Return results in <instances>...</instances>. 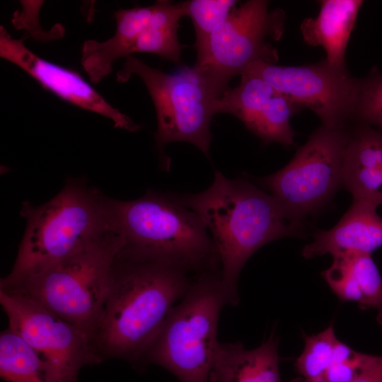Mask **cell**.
I'll list each match as a JSON object with an SVG mask.
<instances>
[{"instance_id": "cell-7", "label": "cell", "mask_w": 382, "mask_h": 382, "mask_svg": "<svg viewBox=\"0 0 382 382\" xmlns=\"http://www.w3.org/2000/svg\"><path fill=\"white\" fill-rule=\"evenodd\" d=\"M226 304L221 271L199 274L168 313L142 364L158 365L180 382H209L219 315Z\"/></svg>"}, {"instance_id": "cell-12", "label": "cell", "mask_w": 382, "mask_h": 382, "mask_svg": "<svg viewBox=\"0 0 382 382\" xmlns=\"http://www.w3.org/2000/svg\"><path fill=\"white\" fill-rule=\"evenodd\" d=\"M28 36L13 38L1 25V57L18 66L61 99L111 120L115 127L129 132L140 129L139 125L110 104L78 71L47 61L27 48L24 40Z\"/></svg>"}, {"instance_id": "cell-14", "label": "cell", "mask_w": 382, "mask_h": 382, "mask_svg": "<svg viewBox=\"0 0 382 382\" xmlns=\"http://www.w3.org/2000/svg\"><path fill=\"white\" fill-rule=\"evenodd\" d=\"M376 208L369 203L352 201L333 228L314 233L313 242L302 249L303 257L310 259L348 251L371 254L382 246V218Z\"/></svg>"}, {"instance_id": "cell-1", "label": "cell", "mask_w": 382, "mask_h": 382, "mask_svg": "<svg viewBox=\"0 0 382 382\" xmlns=\"http://www.w3.org/2000/svg\"><path fill=\"white\" fill-rule=\"evenodd\" d=\"M197 274L172 263L122 249L89 337L97 356L142 364L171 308Z\"/></svg>"}, {"instance_id": "cell-22", "label": "cell", "mask_w": 382, "mask_h": 382, "mask_svg": "<svg viewBox=\"0 0 382 382\" xmlns=\"http://www.w3.org/2000/svg\"><path fill=\"white\" fill-rule=\"evenodd\" d=\"M356 352L338 340L330 324L316 335L304 336V347L296 360L295 368L301 377L312 378L351 358Z\"/></svg>"}, {"instance_id": "cell-11", "label": "cell", "mask_w": 382, "mask_h": 382, "mask_svg": "<svg viewBox=\"0 0 382 382\" xmlns=\"http://www.w3.org/2000/svg\"><path fill=\"white\" fill-rule=\"evenodd\" d=\"M243 74L263 79L297 105L308 108L325 127L345 129V122L356 115L360 81L346 70L330 68L325 61L299 66L257 61Z\"/></svg>"}, {"instance_id": "cell-9", "label": "cell", "mask_w": 382, "mask_h": 382, "mask_svg": "<svg viewBox=\"0 0 382 382\" xmlns=\"http://www.w3.org/2000/svg\"><path fill=\"white\" fill-rule=\"evenodd\" d=\"M268 5L267 1L250 0L235 6L212 33L203 57L195 65L206 67L228 84L255 62L274 64L277 52L267 39L282 36L284 15L279 9L270 11Z\"/></svg>"}, {"instance_id": "cell-15", "label": "cell", "mask_w": 382, "mask_h": 382, "mask_svg": "<svg viewBox=\"0 0 382 382\" xmlns=\"http://www.w3.org/2000/svg\"><path fill=\"white\" fill-rule=\"evenodd\" d=\"M342 185L353 201L382 204V132L362 123L349 134Z\"/></svg>"}, {"instance_id": "cell-17", "label": "cell", "mask_w": 382, "mask_h": 382, "mask_svg": "<svg viewBox=\"0 0 382 382\" xmlns=\"http://www.w3.org/2000/svg\"><path fill=\"white\" fill-rule=\"evenodd\" d=\"M278 345L274 334L252 349L240 342H219L209 382H282Z\"/></svg>"}, {"instance_id": "cell-16", "label": "cell", "mask_w": 382, "mask_h": 382, "mask_svg": "<svg viewBox=\"0 0 382 382\" xmlns=\"http://www.w3.org/2000/svg\"><path fill=\"white\" fill-rule=\"evenodd\" d=\"M332 257L322 272L330 289L340 301L356 302L361 310L376 309L382 328V277L371 254L348 251Z\"/></svg>"}, {"instance_id": "cell-10", "label": "cell", "mask_w": 382, "mask_h": 382, "mask_svg": "<svg viewBox=\"0 0 382 382\" xmlns=\"http://www.w3.org/2000/svg\"><path fill=\"white\" fill-rule=\"evenodd\" d=\"M8 327L44 360L63 382H77L80 369L100 363L88 333L33 300L0 289Z\"/></svg>"}, {"instance_id": "cell-25", "label": "cell", "mask_w": 382, "mask_h": 382, "mask_svg": "<svg viewBox=\"0 0 382 382\" xmlns=\"http://www.w3.org/2000/svg\"><path fill=\"white\" fill-rule=\"evenodd\" d=\"M376 358L359 352L349 359L340 361L316 376L305 378L301 376L290 382H351Z\"/></svg>"}, {"instance_id": "cell-18", "label": "cell", "mask_w": 382, "mask_h": 382, "mask_svg": "<svg viewBox=\"0 0 382 382\" xmlns=\"http://www.w3.org/2000/svg\"><path fill=\"white\" fill-rule=\"evenodd\" d=\"M153 11V5L119 9L114 14L116 30L112 37L104 42L88 40L83 42L81 62L93 83L110 74L117 59L131 56V50L149 24Z\"/></svg>"}, {"instance_id": "cell-26", "label": "cell", "mask_w": 382, "mask_h": 382, "mask_svg": "<svg viewBox=\"0 0 382 382\" xmlns=\"http://www.w3.org/2000/svg\"><path fill=\"white\" fill-rule=\"evenodd\" d=\"M351 382H382V356H376L374 360Z\"/></svg>"}, {"instance_id": "cell-13", "label": "cell", "mask_w": 382, "mask_h": 382, "mask_svg": "<svg viewBox=\"0 0 382 382\" xmlns=\"http://www.w3.org/2000/svg\"><path fill=\"white\" fill-rule=\"evenodd\" d=\"M240 83L223 93L216 112L229 113L263 141L294 144V131L290 118L299 105L277 91L263 79L252 74L241 75Z\"/></svg>"}, {"instance_id": "cell-21", "label": "cell", "mask_w": 382, "mask_h": 382, "mask_svg": "<svg viewBox=\"0 0 382 382\" xmlns=\"http://www.w3.org/2000/svg\"><path fill=\"white\" fill-rule=\"evenodd\" d=\"M0 375L6 382H63L52 366L9 327L0 335Z\"/></svg>"}, {"instance_id": "cell-24", "label": "cell", "mask_w": 382, "mask_h": 382, "mask_svg": "<svg viewBox=\"0 0 382 382\" xmlns=\"http://www.w3.org/2000/svg\"><path fill=\"white\" fill-rule=\"evenodd\" d=\"M356 117L382 132V74L373 71L360 81Z\"/></svg>"}, {"instance_id": "cell-23", "label": "cell", "mask_w": 382, "mask_h": 382, "mask_svg": "<svg viewBox=\"0 0 382 382\" xmlns=\"http://www.w3.org/2000/svg\"><path fill=\"white\" fill-rule=\"evenodd\" d=\"M236 4L235 0L185 1L186 16L191 18L195 32L196 61L203 57L212 33L228 18Z\"/></svg>"}, {"instance_id": "cell-6", "label": "cell", "mask_w": 382, "mask_h": 382, "mask_svg": "<svg viewBox=\"0 0 382 382\" xmlns=\"http://www.w3.org/2000/svg\"><path fill=\"white\" fill-rule=\"evenodd\" d=\"M124 245L112 231L68 257L0 285V289L33 300L89 335Z\"/></svg>"}, {"instance_id": "cell-19", "label": "cell", "mask_w": 382, "mask_h": 382, "mask_svg": "<svg viewBox=\"0 0 382 382\" xmlns=\"http://www.w3.org/2000/svg\"><path fill=\"white\" fill-rule=\"evenodd\" d=\"M361 0H324L316 18L303 20L300 29L303 40L313 46H322L325 63L337 70L345 69V52Z\"/></svg>"}, {"instance_id": "cell-20", "label": "cell", "mask_w": 382, "mask_h": 382, "mask_svg": "<svg viewBox=\"0 0 382 382\" xmlns=\"http://www.w3.org/2000/svg\"><path fill=\"white\" fill-rule=\"evenodd\" d=\"M153 6L150 23L138 37L130 55L136 52L151 53L179 63L181 50L185 46L179 42L177 30L179 20L186 16L185 1L173 4L159 0Z\"/></svg>"}, {"instance_id": "cell-3", "label": "cell", "mask_w": 382, "mask_h": 382, "mask_svg": "<svg viewBox=\"0 0 382 382\" xmlns=\"http://www.w3.org/2000/svg\"><path fill=\"white\" fill-rule=\"evenodd\" d=\"M20 214L25 220V232L13 268L0 284L68 257L115 231L109 197L83 179H68L42 204L23 202Z\"/></svg>"}, {"instance_id": "cell-4", "label": "cell", "mask_w": 382, "mask_h": 382, "mask_svg": "<svg viewBox=\"0 0 382 382\" xmlns=\"http://www.w3.org/2000/svg\"><path fill=\"white\" fill-rule=\"evenodd\" d=\"M109 209L112 229L123 238L124 250L195 274L221 270L204 223L174 194L148 190L134 200L109 197Z\"/></svg>"}, {"instance_id": "cell-8", "label": "cell", "mask_w": 382, "mask_h": 382, "mask_svg": "<svg viewBox=\"0 0 382 382\" xmlns=\"http://www.w3.org/2000/svg\"><path fill=\"white\" fill-rule=\"evenodd\" d=\"M349 139L345 129L323 126L286 166L256 181L270 192L293 221L305 226L306 219L325 207L342 185Z\"/></svg>"}, {"instance_id": "cell-2", "label": "cell", "mask_w": 382, "mask_h": 382, "mask_svg": "<svg viewBox=\"0 0 382 382\" xmlns=\"http://www.w3.org/2000/svg\"><path fill=\"white\" fill-rule=\"evenodd\" d=\"M174 195L200 217L209 232L230 305L239 301L238 279L255 251L274 240L304 235L305 226L293 221L272 195L246 178L231 180L215 170L206 190Z\"/></svg>"}, {"instance_id": "cell-5", "label": "cell", "mask_w": 382, "mask_h": 382, "mask_svg": "<svg viewBox=\"0 0 382 382\" xmlns=\"http://www.w3.org/2000/svg\"><path fill=\"white\" fill-rule=\"evenodd\" d=\"M133 74L143 81L155 107V141L158 151H163L168 143L185 141L209 158L212 140L210 123L228 85L202 66H185L167 74L129 56L117 73L116 80L125 83Z\"/></svg>"}]
</instances>
